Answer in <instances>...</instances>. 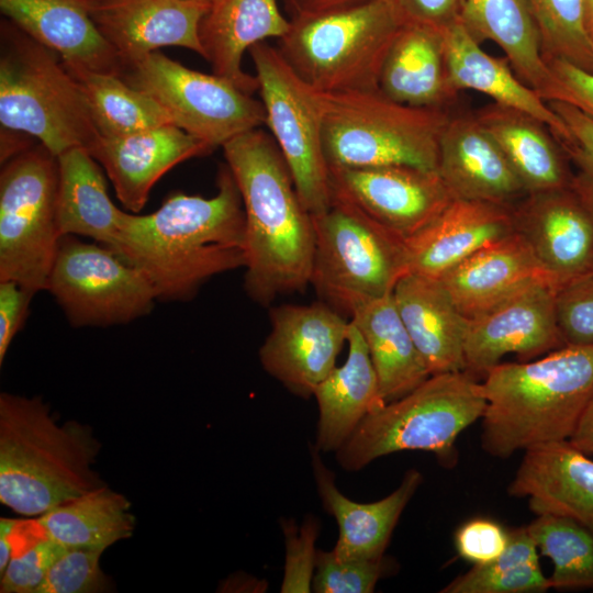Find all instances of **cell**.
<instances>
[{
  "label": "cell",
  "instance_id": "d4e9b609",
  "mask_svg": "<svg viewBox=\"0 0 593 593\" xmlns=\"http://www.w3.org/2000/svg\"><path fill=\"white\" fill-rule=\"evenodd\" d=\"M392 295L430 376L465 370L469 317L457 307L441 280L406 272Z\"/></svg>",
  "mask_w": 593,
  "mask_h": 593
},
{
  "label": "cell",
  "instance_id": "9a60e30c",
  "mask_svg": "<svg viewBox=\"0 0 593 593\" xmlns=\"http://www.w3.org/2000/svg\"><path fill=\"white\" fill-rule=\"evenodd\" d=\"M329 175L333 199L351 204L404 240L454 200L437 170L390 165L329 168Z\"/></svg>",
  "mask_w": 593,
  "mask_h": 593
},
{
  "label": "cell",
  "instance_id": "bcb514c9",
  "mask_svg": "<svg viewBox=\"0 0 593 593\" xmlns=\"http://www.w3.org/2000/svg\"><path fill=\"white\" fill-rule=\"evenodd\" d=\"M510 533L497 522L475 517L463 523L455 533L458 555L473 566L490 563L506 548Z\"/></svg>",
  "mask_w": 593,
  "mask_h": 593
},
{
  "label": "cell",
  "instance_id": "30bf717a",
  "mask_svg": "<svg viewBox=\"0 0 593 593\" xmlns=\"http://www.w3.org/2000/svg\"><path fill=\"white\" fill-rule=\"evenodd\" d=\"M1 166L0 280L35 294L46 289L61 237L57 156L38 142Z\"/></svg>",
  "mask_w": 593,
  "mask_h": 593
},
{
  "label": "cell",
  "instance_id": "d6986e66",
  "mask_svg": "<svg viewBox=\"0 0 593 593\" xmlns=\"http://www.w3.org/2000/svg\"><path fill=\"white\" fill-rule=\"evenodd\" d=\"M213 149L175 124L120 137H100L88 150L103 167L122 205L139 212L169 169Z\"/></svg>",
  "mask_w": 593,
  "mask_h": 593
},
{
  "label": "cell",
  "instance_id": "ab89813d",
  "mask_svg": "<svg viewBox=\"0 0 593 593\" xmlns=\"http://www.w3.org/2000/svg\"><path fill=\"white\" fill-rule=\"evenodd\" d=\"M67 549L47 533L38 518L16 519L0 592L36 593L52 564Z\"/></svg>",
  "mask_w": 593,
  "mask_h": 593
},
{
  "label": "cell",
  "instance_id": "60d3db41",
  "mask_svg": "<svg viewBox=\"0 0 593 593\" xmlns=\"http://www.w3.org/2000/svg\"><path fill=\"white\" fill-rule=\"evenodd\" d=\"M392 559H337L332 550H316L312 591L315 593H371L380 579L393 571Z\"/></svg>",
  "mask_w": 593,
  "mask_h": 593
},
{
  "label": "cell",
  "instance_id": "4fadbf2b",
  "mask_svg": "<svg viewBox=\"0 0 593 593\" xmlns=\"http://www.w3.org/2000/svg\"><path fill=\"white\" fill-rule=\"evenodd\" d=\"M74 327L127 324L158 301L146 276L113 249L63 235L46 289Z\"/></svg>",
  "mask_w": 593,
  "mask_h": 593
},
{
  "label": "cell",
  "instance_id": "d590c367",
  "mask_svg": "<svg viewBox=\"0 0 593 593\" xmlns=\"http://www.w3.org/2000/svg\"><path fill=\"white\" fill-rule=\"evenodd\" d=\"M63 64L80 85L101 137H120L174 124L157 101L120 76Z\"/></svg>",
  "mask_w": 593,
  "mask_h": 593
},
{
  "label": "cell",
  "instance_id": "7402d4cb",
  "mask_svg": "<svg viewBox=\"0 0 593 593\" xmlns=\"http://www.w3.org/2000/svg\"><path fill=\"white\" fill-rule=\"evenodd\" d=\"M507 493L535 515L571 518L593 532V460L569 439L525 450Z\"/></svg>",
  "mask_w": 593,
  "mask_h": 593
},
{
  "label": "cell",
  "instance_id": "603a6c76",
  "mask_svg": "<svg viewBox=\"0 0 593 593\" xmlns=\"http://www.w3.org/2000/svg\"><path fill=\"white\" fill-rule=\"evenodd\" d=\"M439 279L469 318L530 287H559L516 231L479 249Z\"/></svg>",
  "mask_w": 593,
  "mask_h": 593
},
{
  "label": "cell",
  "instance_id": "ee69618b",
  "mask_svg": "<svg viewBox=\"0 0 593 593\" xmlns=\"http://www.w3.org/2000/svg\"><path fill=\"white\" fill-rule=\"evenodd\" d=\"M286 539V563L280 592L309 593L315 572V540L320 524L307 517L300 528L292 521H282Z\"/></svg>",
  "mask_w": 593,
  "mask_h": 593
},
{
  "label": "cell",
  "instance_id": "836d02e7",
  "mask_svg": "<svg viewBox=\"0 0 593 593\" xmlns=\"http://www.w3.org/2000/svg\"><path fill=\"white\" fill-rule=\"evenodd\" d=\"M350 321L365 339L385 403L406 395L430 376L392 293L361 304Z\"/></svg>",
  "mask_w": 593,
  "mask_h": 593
},
{
  "label": "cell",
  "instance_id": "7dc6e473",
  "mask_svg": "<svg viewBox=\"0 0 593 593\" xmlns=\"http://www.w3.org/2000/svg\"><path fill=\"white\" fill-rule=\"evenodd\" d=\"M558 85L556 101L570 103L593 119V72L562 58H546Z\"/></svg>",
  "mask_w": 593,
  "mask_h": 593
},
{
  "label": "cell",
  "instance_id": "ac0fdd59",
  "mask_svg": "<svg viewBox=\"0 0 593 593\" xmlns=\"http://www.w3.org/2000/svg\"><path fill=\"white\" fill-rule=\"evenodd\" d=\"M97 29L122 63L164 46H180L203 57L199 27L209 8L188 0H86Z\"/></svg>",
  "mask_w": 593,
  "mask_h": 593
},
{
  "label": "cell",
  "instance_id": "ba28073f",
  "mask_svg": "<svg viewBox=\"0 0 593 593\" xmlns=\"http://www.w3.org/2000/svg\"><path fill=\"white\" fill-rule=\"evenodd\" d=\"M401 26L390 0H365L294 15L278 49L318 92L379 89L384 57Z\"/></svg>",
  "mask_w": 593,
  "mask_h": 593
},
{
  "label": "cell",
  "instance_id": "4dcf8cb0",
  "mask_svg": "<svg viewBox=\"0 0 593 593\" xmlns=\"http://www.w3.org/2000/svg\"><path fill=\"white\" fill-rule=\"evenodd\" d=\"M460 20L477 41L496 43L518 78L546 102L557 99V80L526 0H465Z\"/></svg>",
  "mask_w": 593,
  "mask_h": 593
},
{
  "label": "cell",
  "instance_id": "816d5d0a",
  "mask_svg": "<svg viewBox=\"0 0 593 593\" xmlns=\"http://www.w3.org/2000/svg\"><path fill=\"white\" fill-rule=\"evenodd\" d=\"M296 14L332 10L365 0H289Z\"/></svg>",
  "mask_w": 593,
  "mask_h": 593
},
{
  "label": "cell",
  "instance_id": "52a82bcc",
  "mask_svg": "<svg viewBox=\"0 0 593 593\" xmlns=\"http://www.w3.org/2000/svg\"><path fill=\"white\" fill-rule=\"evenodd\" d=\"M486 407L482 383L462 370L429 376L406 395L368 415L335 451L338 465L358 471L404 450L433 452L445 466L457 461L459 435Z\"/></svg>",
  "mask_w": 593,
  "mask_h": 593
},
{
  "label": "cell",
  "instance_id": "c3c4849f",
  "mask_svg": "<svg viewBox=\"0 0 593 593\" xmlns=\"http://www.w3.org/2000/svg\"><path fill=\"white\" fill-rule=\"evenodd\" d=\"M402 24L444 31L461 18L465 0H390Z\"/></svg>",
  "mask_w": 593,
  "mask_h": 593
},
{
  "label": "cell",
  "instance_id": "277c9868",
  "mask_svg": "<svg viewBox=\"0 0 593 593\" xmlns=\"http://www.w3.org/2000/svg\"><path fill=\"white\" fill-rule=\"evenodd\" d=\"M100 449L88 425H59L41 396L0 394V502L15 513L40 516L103 485Z\"/></svg>",
  "mask_w": 593,
  "mask_h": 593
},
{
  "label": "cell",
  "instance_id": "8d00e7d4",
  "mask_svg": "<svg viewBox=\"0 0 593 593\" xmlns=\"http://www.w3.org/2000/svg\"><path fill=\"white\" fill-rule=\"evenodd\" d=\"M504 551L486 564L473 566L441 593H542L551 589L539 566L538 548L525 527L508 530Z\"/></svg>",
  "mask_w": 593,
  "mask_h": 593
},
{
  "label": "cell",
  "instance_id": "cb8c5ba5",
  "mask_svg": "<svg viewBox=\"0 0 593 593\" xmlns=\"http://www.w3.org/2000/svg\"><path fill=\"white\" fill-rule=\"evenodd\" d=\"M313 475L324 510L338 525V539L332 552L337 559H374L384 556L392 533L404 508L423 482L416 469L405 472L400 485L388 496L359 503L346 497L335 484L321 451L310 448Z\"/></svg>",
  "mask_w": 593,
  "mask_h": 593
},
{
  "label": "cell",
  "instance_id": "11a10c76",
  "mask_svg": "<svg viewBox=\"0 0 593 593\" xmlns=\"http://www.w3.org/2000/svg\"><path fill=\"white\" fill-rule=\"evenodd\" d=\"M188 1H192V2H195V3L202 4V5H205V7H208V8L210 9L211 5H212L216 0H188Z\"/></svg>",
  "mask_w": 593,
  "mask_h": 593
},
{
  "label": "cell",
  "instance_id": "f546056e",
  "mask_svg": "<svg viewBox=\"0 0 593 593\" xmlns=\"http://www.w3.org/2000/svg\"><path fill=\"white\" fill-rule=\"evenodd\" d=\"M379 90L403 104L443 108L455 98L443 31L402 24L384 57Z\"/></svg>",
  "mask_w": 593,
  "mask_h": 593
},
{
  "label": "cell",
  "instance_id": "3957f363",
  "mask_svg": "<svg viewBox=\"0 0 593 593\" xmlns=\"http://www.w3.org/2000/svg\"><path fill=\"white\" fill-rule=\"evenodd\" d=\"M481 446L508 458L569 439L593 392V343L567 344L540 358L500 362L483 377Z\"/></svg>",
  "mask_w": 593,
  "mask_h": 593
},
{
  "label": "cell",
  "instance_id": "9c48e42d",
  "mask_svg": "<svg viewBox=\"0 0 593 593\" xmlns=\"http://www.w3.org/2000/svg\"><path fill=\"white\" fill-rule=\"evenodd\" d=\"M313 222L310 284L335 310L350 315L361 304L392 293L407 272L405 240L351 204L333 199Z\"/></svg>",
  "mask_w": 593,
  "mask_h": 593
},
{
  "label": "cell",
  "instance_id": "8fae6325",
  "mask_svg": "<svg viewBox=\"0 0 593 593\" xmlns=\"http://www.w3.org/2000/svg\"><path fill=\"white\" fill-rule=\"evenodd\" d=\"M120 77L148 94L172 122L212 149L266 123L261 100L228 79L187 68L155 51L125 64Z\"/></svg>",
  "mask_w": 593,
  "mask_h": 593
},
{
  "label": "cell",
  "instance_id": "44dd1931",
  "mask_svg": "<svg viewBox=\"0 0 593 593\" xmlns=\"http://www.w3.org/2000/svg\"><path fill=\"white\" fill-rule=\"evenodd\" d=\"M438 174L454 199L511 205L526 189L475 115L450 118L440 138Z\"/></svg>",
  "mask_w": 593,
  "mask_h": 593
},
{
  "label": "cell",
  "instance_id": "e0dca14e",
  "mask_svg": "<svg viewBox=\"0 0 593 593\" xmlns=\"http://www.w3.org/2000/svg\"><path fill=\"white\" fill-rule=\"evenodd\" d=\"M515 231L561 286L593 271V210L570 186L513 205Z\"/></svg>",
  "mask_w": 593,
  "mask_h": 593
},
{
  "label": "cell",
  "instance_id": "2e32d148",
  "mask_svg": "<svg viewBox=\"0 0 593 593\" xmlns=\"http://www.w3.org/2000/svg\"><path fill=\"white\" fill-rule=\"evenodd\" d=\"M556 291L555 286L537 284L470 317L465 371L484 377L508 354L528 361L567 345L558 323Z\"/></svg>",
  "mask_w": 593,
  "mask_h": 593
},
{
  "label": "cell",
  "instance_id": "f907efd6",
  "mask_svg": "<svg viewBox=\"0 0 593 593\" xmlns=\"http://www.w3.org/2000/svg\"><path fill=\"white\" fill-rule=\"evenodd\" d=\"M569 440L585 454H593V392Z\"/></svg>",
  "mask_w": 593,
  "mask_h": 593
},
{
  "label": "cell",
  "instance_id": "74e56055",
  "mask_svg": "<svg viewBox=\"0 0 593 593\" xmlns=\"http://www.w3.org/2000/svg\"><path fill=\"white\" fill-rule=\"evenodd\" d=\"M527 529L541 555L553 564L551 589H593V532L556 515H538Z\"/></svg>",
  "mask_w": 593,
  "mask_h": 593
},
{
  "label": "cell",
  "instance_id": "f1b7e54d",
  "mask_svg": "<svg viewBox=\"0 0 593 593\" xmlns=\"http://www.w3.org/2000/svg\"><path fill=\"white\" fill-rule=\"evenodd\" d=\"M449 77L456 91L470 89L496 104L526 113L545 124L556 141L568 130L560 116L514 72L506 59L485 53L459 19L443 31Z\"/></svg>",
  "mask_w": 593,
  "mask_h": 593
},
{
  "label": "cell",
  "instance_id": "7a4b0ae2",
  "mask_svg": "<svg viewBox=\"0 0 593 593\" xmlns=\"http://www.w3.org/2000/svg\"><path fill=\"white\" fill-rule=\"evenodd\" d=\"M245 212L244 289L268 306L311 282L315 230L273 137L260 127L222 146Z\"/></svg>",
  "mask_w": 593,
  "mask_h": 593
},
{
  "label": "cell",
  "instance_id": "db71d44e",
  "mask_svg": "<svg viewBox=\"0 0 593 593\" xmlns=\"http://www.w3.org/2000/svg\"><path fill=\"white\" fill-rule=\"evenodd\" d=\"M585 27L593 42V0H584Z\"/></svg>",
  "mask_w": 593,
  "mask_h": 593
},
{
  "label": "cell",
  "instance_id": "7c38bea8",
  "mask_svg": "<svg viewBox=\"0 0 593 593\" xmlns=\"http://www.w3.org/2000/svg\"><path fill=\"white\" fill-rule=\"evenodd\" d=\"M271 132L291 172L296 192L314 216L333 202L317 91L303 81L278 48L266 42L248 51Z\"/></svg>",
  "mask_w": 593,
  "mask_h": 593
},
{
  "label": "cell",
  "instance_id": "6da1fadb",
  "mask_svg": "<svg viewBox=\"0 0 593 593\" xmlns=\"http://www.w3.org/2000/svg\"><path fill=\"white\" fill-rule=\"evenodd\" d=\"M211 198L170 193L153 213H124L113 250L139 269L158 301H188L214 276L246 264L245 212L226 164Z\"/></svg>",
  "mask_w": 593,
  "mask_h": 593
},
{
  "label": "cell",
  "instance_id": "4316f807",
  "mask_svg": "<svg viewBox=\"0 0 593 593\" xmlns=\"http://www.w3.org/2000/svg\"><path fill=\"white\" fill-rule=\"evenodd\" d=\"M289 27L277 0H216L199 27L203 58L213 74L254 93L258 81L242 67L245 52L267 38L280 40Z\"/></svg>",
  "mask_w": 593,
  "mask_h": 593
},
{
  "label": "cell",
  "instance_id": "e575fe53",
  "mask_svg": "<svg viewBox=\"0 0 593 593\" xmlns=\"http://www.w3.org/2000/svg\"><path fill=\"white\" fill-rule=\"evenodd\" d=\"M47 533L66 548L104 551L135 528L130 501L107 484L38 516Z\"/></svg>",
  "mask_w": 593,
  "mask_h": 593
},
{
  "label": "cell",
  "instance_id": "d6a6232c",
  "mask_svg": "<svg viewBox=\"0 0 593 593\" xmlns=\"http://www.w3.org/2000/svg\"><path fill=\"white\" fill-rule=\"evenodd\" d=\"M57 225L60 235L85 236L113 249L125 211L110 199L98 161L83 147L57 156Z\"/></svg>",
  "mask_w": 593,
  "mask_h": 593
},
{
  "label": "cell",
  "instance_id": "83f0119b",
  "mask_svg": "<svg viewBox=\"0 0 593 593\" xmlns=\"http://www.w3.org/2000/svg\"><path fill=\"white\" fill-rule=\"evenodd\" d=\"M347 343L345 362L313 392L318 407L314 446L321 452H335L368 415L387 404L365 339L351 321Z\"/></svg>",
  "mask_w": 593,
  "mask_h": 593
},
{
  "label": "cell",
  "instance_id": "b9f144b4",
  "mask_svg": "<svg viewBox=\"0 0 593 593\" xmlns=\"http://www.w3.org/2000/svg\"><path fill=\"white\" fill-rule=\"evenodd\" d=\"M547 103L568 130L557 142L574 168L571 187L593 210V119L570 103Z\"/></svg>",
  "mask_w": 593,
  "mask_h": 593
},
{
  "label": "cell",
  "instance_id": "7bdbcfd3",
  "mask_svg": "<svg viewBox=\"0 0 593 593\" xmlns=\"http://www.w3.org/2000/svg\"><path fill=\"white\" fill-rule=\"evenodd\" d=\"M102 551L68 548L49 568L36 593H97L110 590Z\"/></svg>",
  "mask_w": 593,
  "mask_h": 593
},
{
  "label": "cell",
  "instance_id": "681fc988",
  "mask_svg": "<svg viewBox=\"0 0 593 593\" xmlns=\"http://www.w3.org/2000/svg\"><path fill=\"white\" fill-rule=\"evenodd\" d=\"M34 293L15 281L0 280V365L24 325Z\"/></svg>",
  "mask_w": 593,
  "mask_h": 593
},
{
  "label": "cell",
  "instance_id": "5bb4252c",
  "mask_svg": "<svg viewBox=\"0 0 593 593\" xmlns=\"http://www.w3.org/2000/svg\"><path fill=\"white\" fill-rule=\"evenodd\" d=\"M270 325L258 351L262 368L292 394L312 396L336 367L350 320L321 301L271 307Z\"/></svg>",
  "mask_w": 593,
  "mask_h": 593
},
{
  "label": "cell",
  "instance_id": "f6af8a7d",
  "mask_svg": "<svg viewBox=\"0 0 593 593\" xmlns=\"http://www.w3.org/2000/svg\"><path fill=\"white\" fill-rule=\"evenodd\" d=\"M556 307L566 344L593 343V271L559 286Z\"/></svg>",
  "mask_w": 593,
  "mask_h": 593
},
{
  "label": "cell",
  "instance_id": "1f68e13d",
  "mask_svg": "<svg viewBox=\"0 0 593 593\" xmlns=\"http://www.w3.org/2000/svg\"><path fill=\"white\" fill-rule=\"evenodd\" d=\"M474 115L501 147L527 194L571 186L573 172L569 160L540 121L496 103Z\"/></svg>",
  "mask_w": 593,
  "mask_h": 593
},
{
  "label": "cell",
  "instance_id": "ffe728a7",
  "mask_svg": "<svg viewBox=\"0 0 593 593\" xmlns=\"http://www.w3.org/2000/svg\"><path fill=\"white\" fill-rule=\"evenodd\" d=\"M514 232L513 206L454 199L405 240L407 272L440 278L479 249Z\"/></svg>",
  "mask_w": 593,
  "mask_h": 593
},
{
  "label": "cell",
  "instance_id": "484cf974",
  "mask_svg": "<svg viewBox=\"0 0 593 593\" xmlns=\"http://www.w3.org/2000/svg\"><path fill=\"white\" fill-rule=\"evenodd\" d=\"M0 9L65 64L121 75V59L93 23L86 0H0Z\"/></svg>",
  "mask_w": 593,
  "mask_h": 593
},
{
  "label": "cell",
  "instance_id": "f5cc1de1",
  "mask_svg": "<svg viewBox=\"0 0 593 593\" xmlns=\"http://www.w3.org/2000/svg\"><path fill=\"white\" fill-rule=\"evenodd\" d=\"M15 518H0V575L3 574L11 557V533Z\"/></svg>",
  "mask_w": 593,
  "mask_h": 593
},
{
  "label": "cell",
  "instance_id": "8992f818",
  "mask_svg": "<svg viewBox=\"0 0 593 593\" xmlns=\"http://www.w3.org/2000/svg\"><path fill=\"white\" fill-rule=\"evenodd\" d=\"M323 146L329 168L412 166L437 170L443 108L400 103L379 89L318 92Z\"/></svg>",
  "mask_w": 593,
  "mask_h": 593
},
{
  "label": "cell",
  "instance_id": "f35d334b",
  "mask_svg": "<svg viewBox=\"0 0 593 593\" xmlns=\"http://www.w3.org/2000/svg\"><path fill=\"white\" fill-rule=\"evenodd\" d=\"M545 58H562L593 72V42L584 18V0H526Z\"/></svg>",
  "mask_w": 593,
  "mask_h": 593
},
{
  "label": "cell",
  "instance_id": "5b68a950",
  "mask_svg": "<svg viewBox=\"0 0 593 593\" xmlns=\"http://www.w3.org/2000/svg\"><path fill=\"white\" fill-rule=\"evenodd\" d=\"M0 123L38 139L55 156L72 147L90 150L101 137L61 58L8 19L0 24Z\"/></svg>",
  "mask_w": 593,
  "mask_h": 593
}]
</instances>
